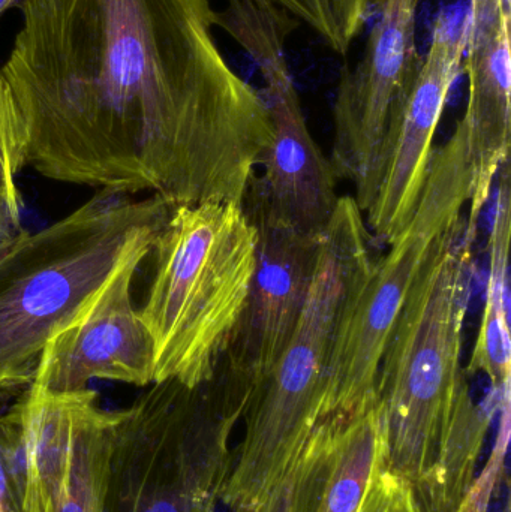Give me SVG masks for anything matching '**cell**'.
Instances as JSON below:
<instances>
[{
    "label": "cell",
    "mask_w": 511,
    "mask_h": 512,
    "mask_svg": "<svg viewBox=\"0 0 511 512\" xmlns=\"http://www.w3.org/2000/svg\"><path fill=\"white\" fill-rule=\"evenodd\" d=\"M258 236L242 206L174 207L153 245L155 271L138 309L155 343V384L209 381L242 319Z\"/></svg>",
    "instance_id": "obj_5"
},
{
    "label": "cell",
    "mask_w": 511,
    "mask_h": 512,
    "mask_svg": "<svg viewBox=\"0 0 511 512\" xmlns=\"http://www.w3.org/2000/svg\"><path fill=\"white\" fill-rule=\"evenodd\" d=\"M18 420L21 498L26 512H104L119 411L96 391L48 394L26 388Z\"/></svg>",
    "instance_id": "obj_10"
},
{
    "label": "cell",
    "mask_w": 511,
    "mask_h": 512,
    "mask_svg": "<svg viewBox=\"0 0 511 512\" xmlns=\"http://www.w3.org/2000/svg\"><path fill=\"white\" fill-rule=\"evenodd\" d=\"M491 271L486 286L485 309L467 375L485 373L492 391L503 396L510 390L509 243L492 242Z\"/></svg>",
    "instance_id": "obj_16"
},
{
    "label": "cell",
    "mask_w": 511,
    "mask_h": 512,
    "mask_svg": "<svg viewBox=\"0 0 511 512\" xmlns=\"http://www.w3.org/2000/svg\"><path fill=\"white\" fill-rule=\"evenodd\" d=\"M465 44L467 15L443 14L435 21L431 47L387 137L383 177L368 210L377 245H392L416 212L435 152V132L464 69Z\"/></svg>",
    "instance_id": "obj_12"
},
{
    "label": "cell",
    "mask_w": 511,
    "mask_h": 512,
    "mask_svg": "<svg viewBox=\"0 0 511 512\" xmlns=\"http://www.w3.org/2000/svg\"><path fill=\"white\" fill-rule=\"evenodd\" d=\"M359 512L420 511L410 484L383 466L372 477Z\"/></svg>",
    "instance_id": "obj_19"
},
{
    "label": "cell",
    "mask_w": 511,
    "mask_h": 512,
    "mask_svg": "<svg viewBox=\"0 0 511 512\" xmlns=\"http://www.w3.org/2000/svg\"><path fill=\"white\" fill-rule=\"evenodd\" d=\"M257 230V268L242 319L225 355L251 384H260L284 351L308 297L320 237L306 236L243 206ZM252 393V391H251Z\"/></svg>",
    "instance_id": "obj_13"
},
{
    "label": "cell",
    "mask_w": 511,
    "mask_h": 512,
    "mask_svg": "<svg viewBox=\"0 0 511 512\" xmlns=\"http://www.w3.org/2000/svg\"><path fill=\"white\" fill-rule=\"evenodd\" d=\"M464 219L432 246L387 340L377 379L386 468L417 490L431 475L461 381L474 277Z\"/></svg>",
    "instance_id": "obj_6"
},
{
    "label": "cell",
    "mask_w": 511,
    "mask_h": 512,
    "mask_svg": "<svg viewBox=\"0 0 511 512\" xmlns=\"http://www.w3.org/2000/svg\"><path fill=\"white\" fill-rule=\"evenodd\" d=\"M383 0H330L333 23L338 33L339 54L350 50L354 39L380 11Z\"/></svg>",
    "instance_id": "obj_20"
},
{
    "label": "cell",
    "mask_w": 511,
    "mask_h": 512,
    "mask_svg": "<svg viewBox=\"0 0 511 512\" xmlns=\"http://www.w3.org/2000/svg\"><path fill=\"white\" fill-rule=\"evenodd\" d=\"M297 23L279 12H255L233 32L260 69L264 101L273 123V138L249 183L243 206H254L306 236L320 237L339 197L332 164L306 125L296 86L285 57V44Z\"/></svg>",
    "instance_id": "obj_8"
},
{
    "label": "cell",
    "mask_w": 511,
    "mask_h": 512,
    "mask_svg": "<svg viewBox=\"0 0 511 512\" xmlns=\"http://www.w3.org/2000/svg\"><path fill=\"white\" fill-rule=\"evenodd\" d=\"M24 0H0V18L5 15L6 11L12 8H18V5H21Z\"/></svg>",
    "instance_id": "obj_24"
},
{
    "label": "cell",
    "mask_w": 511,
    "mask_h": 512,
    "mask_svg": "<svg viewBox=\"0 0 511 512\" xmlns=\"http://www.w3.org/2000/svg\"><path fill=\"white\" fill-rule=\"evenodd\" d=\"M0 512H26L21 498L18 420L14 408L0 414Z\"/></svg>",
    "instance_id": "obj_18"
},
{
    "label": "cell",
    "mask_w": 511,
    "mask_h": 512,
    "mask_svg": "<svg viewBox=\"0 0 511 512\" xmlns=\"http://www.w3.org/2000/svg\"><path fill=\"white\" fill-rule=\"evenodd\" d=\"M303 453V451H302ZM303 465L302 454L284 477L267 493L255 512H297L302 493Z\"/></svg>",
    "instance_id": "obj_22"
},
{
    "label": "cell",
    "mask_w": 511,
    "mask_h": 512,
    "mask_svg": "<svg viewBox=\"0 0 511 512\" xmlns=\"http://www.w3.org/2000/svg\"><path fill=\"white\" fill-rule=\"evenodd\" d=\"M15 240V239H14ZM14 240H9V242H3V243H0V256L3 255V252L6 251V249L9 248V246L12 245V242H14Z\"/></svg>",
    "instance_id": "obj_25"
},
{
    "label": "cell",
    "mask_w": 511,
    "mask_h": 512,
    "mask_svg": "<svg viewBox=\"0 0 511 512\" xmlns=\"http://www.w3.org/2000/svg\"><path fill=\"white\" fill-rule=\"evenodd\" d=\"M29 135L14 92L0 69V200L21 222L23 197L17 177L27 165Z\"/></svg>",
    "instance_id": "obj_17"
},
{
    "label": "cell",
    "mask_w": 511,
    "mask_h": 512,
    "mask_svg": "<svg viewBox=\"0 0 511 512\" xmlns=\"http://www.w3.org/2000/svg\"><path fill=\"white\" fill-rule=\"evenodd\" d=\"M473 194V165L464 126L434 152L416 212L392 249L374 261L348 303L336 334L321 421L357 414L377 402L387 340L432 246L462 219Z\"/></svg>",
    "instance_id": "obj_7"
},
{
    "label": "cell",
    "mask_w": 511,
    "mask_h": 512,
    "mask_svg": "<svg viewBox=\"0 0 511 512\" xmlns=\"http://www.w3.org/2000/svg\"><path fill=\"white\" fill-rule=\"evenodd\" d=\"M149 387L119 411L104 512H231L230 436L251 397L248 379L224 354L203 384Z\"/></svg>",
    "instance_id": "obj_4"
},
{
    "label": "cell",
    "mask_w": 511,
    "mask_h": 512,
    "mask_svg": "<svg viewBox=\"0 0 511 512\" xmlns=\"http://www.w3.org/2000/svg\"><path fill=\"white\" fill-rule=\"evenodd\" d=\"M174 207L99 191L0 256V397L29 388L47 343L77 321L135 249L155 245Z\"/></svg>",
    "instance_id": "obj_3"
},
{
    "label": "cell",
    "mask_w": 511,
    "mask_h": 512,
    "mask_svg": "<svg viewBox=\"0 0 511 512\" xmlns=\"http://www.w3.org/2000/svg\"><path fill=\"white\" fill-rule=\"evenodd\" d=\"M297 512H359L369 483L386 466V415L380 400L318 424L302 453Z\"/></svg>",
    "instance_id": "obj_15"
},
{
    "label": "cell",
    "mask_w": 511,
    "mask_h": 512,
    "mask_svg": "<svg viewBox=\"0 0 511 512\" xmlns=\"http://www.w3.org/2000/svg\"><path fill=\"white\" fill-rule=\"evenodd\" d=\"M290 12L300 24H306L324 39L333 51L339 53L338 33L333 23L330 0H270Z\"/></svg>",
    "instance_id": "obj_21"
},
{
    "label": "cell",
    "mask_w": 511,
    "mask_h": 512,
    "mask_svg": "<svg viewBox=\"0 0 511 512\" xmlns=\"http://www.w3.org/2000/svg\"><path fill=\"white\" fill-rule=\"evenodd\" d=\"M371 231L354 198H339L321 236L305 306L282 354L255 385L233 453L224 502L255 512L305 450L323 415L327 370L348 303L374 264Z\"/></svg>",
    "instance_id": "obj_2"
},
{
    "label": "cell",
    "mask_w": 511,
    "mask_h": 512,
    "mask_svg": "<svg viewBox=\"0 0 511 512\" xmlns=\"http://www.w3.org/2000/svg\"><path fill=\"white\" fill-rule=\"evenodd\" d=\"M2 66L56 182L236 204L272 143L263 95L233 71L213 0H24Z\"/></svg>",
    "instance_id": "obj_1"
},
{
    "label": "cell",
    "mask_w": 511,
    "mask_h": 512,
    "mask_svg": "<svg viewBox=\"0 0 511 512\" xmlns=\"http://www.w3.org/2000/svg\"><path fill=\"white\" fill-rule=\"evenodd\" d=\"M153 245L141 246L99 289L86 312L45 346L29 388L63 394L95 379L135 387L155 384V343L132 304V280Z\"/></svg>",
    "instance_id": "obj_11"
},
{
    "label": "cell",
    "mask_w": 511,
    "mask_h": 512,
    "mask_svg": "<svg viewBox=\"0 0 511 512\" xmlns=\"http://www.w3.org/2000/svg\"><path fill=\"white\" fill-rule=\"evenodd\" d=\"M420 0H383L365 51L342 71L333 105V171L356 186L357 206L368 212L383 177L386 144L416 80Z\"/></svg>",
    "instance_id": "obj_9"
},
{
    "label": "cell",
    "mask_w": 511,
    "mask_h": 512,
    "mask_svg": "<svg viewBox=\"0 0 511 512\" xmlns=\"http://www.w3.org/2000/svg\"><path fill=\"white\" fill-rule=\"evenodd\" d=\"M21 222L17 221L9 212L8 207L0 200V243L14 240L18 234L23 233Z\"/></svg>",
    "instance_id": "obj_23"
},
{
    "label": "cell",
    "mask_w": 511,
    "mask_h": 512,
    "mask_svg": "<svg viewBox=\"0 0 511 512\" xmlns=\"http://www.w3.org/2000/svg\"><path fill=\"white\" fill-rule=\"evenodd\" d=\"M511 0H470L465 71L470 83L467 111L459 120L473 165V194L465 237L476 242L480 215L495 177L510 152Z\"/></svg>",
    "instance_id": "obj_14"
}]
</instances>
